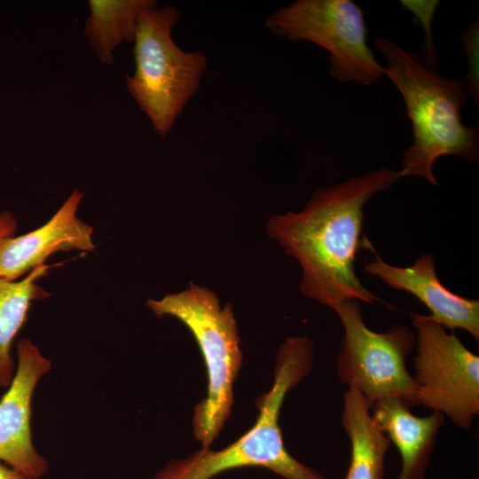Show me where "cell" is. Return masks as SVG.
<instances>
[{
  "label": "cell",
  "mask_w": 479,
  "mask_h": 479,
  "mask_svg": "<svg viewBox=\"0 0 479 479\" xmlns=\"http://www.w3.org/2000/svg\"><path fill=\"white\" fill-rule=\"evenodd\" d=\"M398 171L380 168L326 188H318L305 208L275 215L266 231L301 265V293L335 310L344 302H382L357 276L355 263L367 247L362 234L365 204L399 179Z\"/></svg>",
  "instance_id": "1"
},
{
  "label": "cell",
  "mask_w": 479,
  "mask_h": 479,
  "mask_svg": "<svg viewBox=\"0 0 479 479\" xmlns=\"http://www.w3.org/2000/svg\"><path fill=\"white\" fill-rule=\"evenodd\" d=\"M373 43L387 62L383 75L402 95L412 128L413 144L404 153L399 177L419 176L436 185L433 168L439 157L458 155L477 162L479 131L462 122L460 110L467 95L460 81L426 68L418 53L389 39L376 37Z\"/></svg>",
  "instance_id": "2"
},
{
  "label": "cell",
  "mask_w": 479,
  "mask_h": 479,
  "mask_svg": "<svg viewBox=\"0 0 479 479\" xmlns=\"http://www.w3.org/2000/svg\"><path fill=\"white\" fill-rule=\"evenodd\" d=\"M313 345L307 337H288L279 349L271 389L256 401L255 423L239 439L218 451L202 448L169 461L154 479H211L236 468L257 467L284 479H326L286 449L279 419L287 394L311 370Z\"/></svg>",
  "instance_id": "3"
},
{
  "label": "cell",
  "mask_w": 479,
  "mask_h": 479,
  "mask_svg": "<svg viewBox=\"0 0 479 479\" xmlns=\"http://www.w3.org/2000/svg\"><path fill=\"white\" fill-rule=\"evenodd\" d=\"M147 306L158 318L180 320L193 335L203 357L208 375L206 397L195 405L192 427L202 448H210L230 417L233 385L242 363L237 322L231 303L221 307L217 295L192 282L178 293Z\"/></svg>",
  "instance_id": "4"
},
{
  "label": "cell",
  "mask_w": 479,
  "mask_h": 479,
  "mask_svg": "<svg viewBox=\"0 0 479 479\" xmlns=\"http://www.w3.org/2000/svg\"><path fill=\"white\" fill-rule=\"evenodd\" d=\"M181 20L175 6L158 7L157 1L138 14L134 38L135 72L126 75L128 90L156 133L166 137L185 106L198 92L207 69L200 51H185L172 37Z\"/></svg>",
  "instance_id": "5"
},
{
  "label": "cell",
  "mask_w": 479,
  "mask_h": 479,
  "mask_svg": "<svg viewBox=\"0 0 479 479\" xmlns=\"http://www.w3.org/2000/svg\"><path fill=\"white\" fill-rule=\"evenodd\" d=\"M334 311L344 329L337 358L342 383L357 390L370 409L389 397L418 404L416 384L406 367L416 342L412 330L404 325H395L384 333L371 330L358 301L344 302Z\"/></svg>",
  "instance_id": "6"
},
{
  "label": "cell",
  "mask_w": 479,
  "mask_h": 479,
  "mask_svg": "<svg viewBox=\"0 0 479 479\" xmlns=\"http://www.w3.org/2000/svg\"><path fill=\"white\" fill-rule=\"evenodd\" d=\"M265 26L276 36L324 48L340 82L368 86L383 75L367 44L363 11L351 0H297L269 15Z\"/></svg>",
  "instance_id": "7"
},
{
  "label": "cell",
  "mask_w": 479,
  "mask_h": 479,
  "mask_svg": "<svg viewBox=\"0 0 479 479\" xmlns=\"http://www.w3.org/2000/svg\"><path fill=\"white\" fill-rule=\"evenodd\" d=\"M417 330L413 358L417 404L448 416L462 428L479 413V357L452 332L411 312Z\"/></svg>",
  "instance_id": "8"
},
{
  "label": "cell",
  "mask_w": 479,
  "mask_h": 479,
  "mask_svg": "<svg viewBox=\"0 0 479 479\" xmlns=\"http://www.w3.org/2000/svg\"><path fill=\"white\" fill-rule=\"evenodd\" d=\"M51 369V361L28 338L17 343L13 379L0 399V460L28 479H41L47 459L33 443L31 417L35 388Z\"/></svg>",
  "instance_id": "9"
},
{
  "label": "cell",
  "mask_w": 479,
  "mask_h": 479,
  "mask_svg": "<svg viewBox=\"0 0 479 479\" xmlns=\"http://www.w3.org/2000/svg\"><path fill=\"white\" fill-rule=\"evenodd\" d=\"M367 249L374 260L365 265V271L397 290L414 295L430 311L427 318L453 331L460 328L479 340V301L452 293L439 280L435 257L425 253L408 267H398L384 262L372 242Z\"/></svg>",
  "instance_id": "10"
},
{
  "label": "cell",
  "mask_w": 479,
  "mask_h": 479,
  "mask_svg": "<svg viewBox=\"0 0 479 479\" xmlns=\"http://www.w3.org/2000/svg\"><path fill=\"white\" fill-rule=\"evenodd\" d=\"M83 194L74 190L51 219L41 227L0 241V278L15 281L44 263L58 251H93V228L77 216Z\"/></svg>",
  "instance_id": "11"
},
{
  "label": "cell",
  "mask_w": 479,
  "mask_h": 479,
  "mask_svg": "<svg viewBox=\"0 0 479 479\" xmlns=\"http://www.w3.org/2000/svg\"><path fill=\"white\" fill-rule=\"evenodd\" d=\"M410 408L401 398H384L374 404L372 417L400 452L402 468L397 479H424L444 415L433 412L418 417Z\"/></svg>",
  "instance_id": "12"
},
{
  "label": "cell",
  "mask_w": 479,
  "mask_h": 479,
  "mask_svg": "<svg viewBox=\"0 0 479 479\" xmlns=\"http://www.w3.org/2000/svg\"><path fill=\"white\" fill-rule=\"evenodd\" d=\"M341 422L351 448L344 479H383L385 456L391 442L375 423L365 397L356 389H349L343 395Z\"/></svg>",
  "instance_id": "13"
},
{
  "label": "cell",
  "mask_w": 479,
  "mask_h": 479,
  "mask_svg": "<svg viewBox=\"0 0 479 479\" xmlns=\"http://www.w3.org/2000/svg\"><path fill=\"white\" fill-rule=\"evenodd\" d=\"M61 264L39 265L20 281L0 278V388L7 389L13 379L16 364L12 346L27 319L32 302L51 295L36 280L45 276L50 268Z\"/></svg>",
  "instance_id": "14"
},
{
  "label": "cell",
  "mask_w": 479,
  "mask_h": 479,
  "mask_svg": "<svg viewBox=\"0 0 479 479\" xmlns=\"http://www.w3.org/2000/svg\"><path fill=\"white\" fill-rule=\"evenodd\" d=\"M153 0H90L84 33L98 59L114 64V50L134 41L139 12Z\"/></svg>",
  "instance_id": "15"
},
{
  "label": "cell",
  "mask_w": 479,
  "mask_h": 479,
  "mask_svg": "<svg viewBox=\"0 0 479 479\" xmlns=\"http://www.w3.org/2000/svg\"><path fill=\"white\" fill-rule=\"evenodd\" d=\"M400 3L417 18L422 26L425 37L421 51L418 53L421 64L426 68L437 73L438 60L433 40L432 20L440 2L437 0H401Z\"/></svg>",
  "instance_id": "16"
},
{
  "label": "cell",
  "mask_w": 479,
  "mask_h": 479,
  "mask_svg": "<svg viewBox=\"0 0 479 479\" xmlns=\"http://www.w3.org/2000/svg\"><path fill=\"white\" fill-rule=\"evenodd\" d=\"M462 43L467 59V73L460 81L467 98L479 104V23L472 20L462 32Z\"/></svg>",
  "instance_id": "17"
},
{
  "label": "cell",
  "mask_w": 479,
  "mask_h": 479,
  "mask_svg": "<svg viewBox=\"0 0 479 479\" xmlns=\"http://www.w3.org/2000/svg\"><path fill=\"white\" fill-rule=\"evenodd\" d=\"M18 224L14 216L9 211L0 213V241L12 237L17 231Z\"/></svg>",
  "instance_id": "18"
},
{
  "label": "cell",
  "mask_w": 479,
  "mask_h": 479,
  "mask_svg": "<svg viewBox=\"0 0 479 479\" xmlns=\"http://www.w3.org/2000/svg\"><path fill=\"white\" fill-rule=\"evenodd\" d=\"M0 479H28L15 468L0 460Z\"/></svg>",
  "instance_id": "19"
}]
</instances>
